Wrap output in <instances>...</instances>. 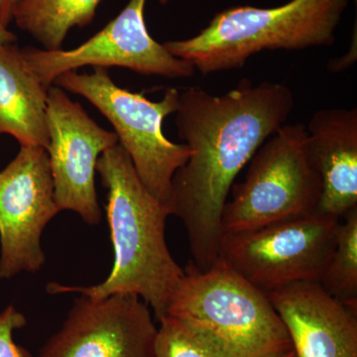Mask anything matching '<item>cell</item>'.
I'll return each instance as SVG.
<instances>
[{"label": "cell", "instance_id": "20", "mask_svg": "<svg viewBox=\"0 0 357 357\" xmlns=\"http://www.w3.org/2000/svg\"><path fill=\"white\" fill-rule=\"evenodd\" d=\"M16 40H17V38H16L15 34L9 31L6 27H4V26L0 23V46H2V45L15 43Z\"/></svg>", "mask_w": 357, "mask_h": 357}, {"label": "cell", "instance_id": "1", "mask_svg": "<svg viewBox=\"0 0 357 357\" xmlns=\"http://www.w3.org/2000/svg\"><path fill=\"white\" fill-rule=\"evenodd\" d=\"M294 103L286 84L248 79L220 96L198 86L180 93L176 128L192 155L174 174L167 206L184 225L198 269L220 258L223 208L234 180L287 121Z\"/></svg>", "mask_w": 357, "mask_h": 357}, {"label": "cell", "instance_id": "19", "mask_svg": "<svg viewBox=\"0 0 357 357\" xmlns=\"http://www.w3.org/2000/svg\"><path fill=\"white\" fill-rule=\"evenodd\" d=\"M21 0H0V23L8 27L13 21V13Z\"/></svg>", "mask_w": 357, "mask_h": 357}, {"label": "cell", "instance_id": "15", "mask_svg": "<svg viewBox=\"0 0 357 357\" xmlns=\"http://www.w3.org/2000/svg\"><path fill=\"white\" fill-rule=\"evenodd\" d=\"M100 1L21 0L14 10L13 21L44 50H60L72 28L91 24Z\"/></svg>", "mask_w": 357, "mask_h": 357}, {"label": "cell", "instance_id": "7", "mask_svg": "<svg viewBox=\"0 0 357 357\" xmlns=\"http://www.w3.org/2000/svg\"><path fill=\"white\" fill-rule=\"evenodd\" d=\"M340 220L316 211L260 229L223 234L220 257L264 293L298 282L319 283Z\"/></svg>", "mask_w": 357, "mask_h": 357}, {"label": "cell", "instance_id": "10", "mask_svg": "<svg viewBox=\"0 0 357 357\" xmlns=\"http://www.w3.org/2000/svg\"><path fill=\"white\" fill-rule=\"evenodd\" d=\"M47 121V153L59 210L75 211L88 225H98L102 213L96 190V164L119 137L98 126L55 84L48 89Z\"/></svg>", "mask_w": 357, "mask_h": 357}, {"label": "cell", "instance_id": "12", "mask_svg": "<svg viewBox=\"0 0 357 357\" xmlns=\"http://www.w3.org/2000/svg\"><path fill=\"white\" fill-rule=\"evenodd\" d=\"M287 328L296 357H357V310L317 282H298L266 293Z\"/></svg>", "mask_w": 357, "mask_h": 357}, {"label": "cell", "instance_id": "16", "mask_svg": "<svg viewBox=\"0 0 357 357\" xmlns=\"http://www.w3.org/2000/svg\"><path fill=\"white\" fill-rule=\"evenodd\" d=\"M319 284L328 295L357 310V208L340 220L335 249Z\"/></svg>", "mask_w": 357, "mask_h": 357}, {"label": "cell", "instance_id": "2", "mask_svg": "<svg viewBox=\"0 0 357 357\" xmlns=\"http://www.w3.org/2000/svg\"><path fill=\"white\" fill-rule=\"evenodd\" d=\"M107 191V211L114 266L107 278L93 286L49 283L47 292L77 293L95 299L132 294L153 309L160 319L184 276L166 243L168 206L141 182L130 157L119 143L103 152L96 164Z\"/></svg>", "mask_w": 357, "mask_h": 357}, {"label": "cell", "instance_id": "8", "mask_svg": "<svg viewBox=\"0 0 357 357\" xmlns=\"http://www.w3.org/2000/svg\"><path fill=\"white\" fill-rule=\"evenodd\" d=\"M146 0H130L102 31L72 50L22 49L23 56L46 88L60 75L84 66L122 67L141 75L188 79L196 69L189 61L175 57L152 38L144 20Z\"/></svg>", "mask_w": 357, "mask_h": 357}, {"label": "cell", "instance_id": "22", "mask_svg": "<svg viewBox=\"0 0 357 357\" xmlns=\"http://www.w3.org/2000/svg\"><path fill=\"white\" fill-rule=\"evenodd\" d=\"M158 1L160 2V3L161 4H167L168 3L169 1H170V0H158Z\"/></svg>", "mask_w": 357, "mask_h": 357}, {"label": "cell", "instance_id": "17", "mask_svg": "<svg viewBox=\"0 0 357 357\" xmlns=\"http://www.w3.org/2000/svg\"><path fill=\"white\" fill-rule=\"evenodd\" d=\"M159 323L155 357H229L213 338L183 319L166 314Z\"/></svg>", "mask_w": 357, "mask_h": 357}, {"label": "cell", "instance_id": "21", "mask_svg": "<svg viewBox=\"0 0 357 357\" xmlns=\"http://www.w3.org/2000/svg\"><path fill=\"white\" fill-rule=\"evenodd\" d=\"M271 357H296L295 352H294L293 349H289V351L285 352H282V354H277V356H271Z\"/></svg>", "mask_w": 357, "mask_h": 357}, {"label": "cell", "instance_id": "11", "mask_svg": "<svg viewBox=\"0 0 357 357\" xmlns=\"http://www.w3.org/2000/svg\"><path fill=\"white\" fill-rule=\"evenodd\" d=\"M157 330L138 296L82 295L37 357H155Z\"/></svg>", "mask_w": 357, "mask_h": 357}, {"label": "cell", "instance_id": "9", "mask_svg": "<svg viewBox=\"0 0 357 357\" xmlns=\"http://www.w3.org/2000/svg\"><path fill=\"white\" fill-rule=\"evenodd\" d=\"M59 213L47 150L20 146L0 172V279L43 267L42 234Z\"/></svg>", "mask_w": 357, "mask_h": 357}, {"label": "cell", "instance_id": "3", "mask_svg": "<svg viewBox=\"0 0 357 357\" xmlns=\"http://www.w3.org/2000/svg\"><path fill=\"white\" fill-rule=\"evenodd\" d=\"M351 0H290L280 6H232L191 38L167 41L175 57L201 74L239 69L262 51L333 46Z\"/></svg>", "mask_w": 357, "mask_h": 357}, {"label": "cell", "instance_id": "18", "mask_svg": "<svg viewBox=\"0 0 357 357\" xmlns=\"http://www.w3.org/2000/svg\"><path fill=\"white\" fill-rule=\"evenodd\" d=\"M26 324L24 314L13 305L0 312V357H30L13 337L14 333L24 328Z\"/></svg>", "mask_w": 357, "mask_h": 357}, {"label": "cell", "instance_id": "13", "mask_svg": "<svg viewBox=\"0 0 357 357\" xmlns=\"http://www.w3.org/2000/svg\"><path fill=\"white\" fill-rule=\"evenodd\" d=\"M306 128L323 183L318 211L342 220L357 208V109H319Z\"/></svg>", "mask_w": 357, "mask_h": 357}, {"label": "cell", "instance_id": "5", "mask_svg": "<svg viewBox=\"0 0 357 357\" xmlns=\"http://www.w3.org/2000/svg\"><path fill=\"white\" fill-rule=\"evenodd\" d=\"M223 208V234L248 231L319 210L323 183L306 126H282L250 160L243 183L234 184Z\"/></svg>", "mask_w": 357, "mask_h": 357}, {"label": "cell", "instance_id": "4", "mask_svg": "<svg viewBox=\"0 0 357 357\" xmlns=\"http://www.w3.org/2000/svg\"><path fill=\"white\" fill-rule=\"evenodd\" d=\"M166 314L206 333L229 357H271L292 349L267 294L220 257L204 270L190 263Z\"/></svg>", "mask_w": 357, "mask_h": 357}, {"label": "cell", "instance_id": "14", "mask_svg": "<svg viewBox=\"0 0 357 357\" xmlns=\"http://www.w3.org/2000/svg\"><path fill=\"white\" fill-rule=\"evenodd\" d=\"M48 89L30 69L15 43L0 46V135L20 146H49Z\"/></svg>", "mask_w": 357, "mask_h": 357}, {"label": "cell", "instance_id": "6", "mask_svg": "<svg viewBox=\"0 0 357 357\" xmlns=\"http://www.w3.org/2000/svg\"><path fill=\"white\" fill-rule=\"evenodd\" d=\"M53 84L83 96L105 115L141 182L167 206L174 174L192 155L187 145L167 139L163 132L166 117L177 109L180 91L168 89L161 100L152 102L117 86L102 67H93L91 74L70 70L60 75Z\"/></svg>", "mask_w": 357, "mask_h": 357}]
</instances>
